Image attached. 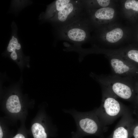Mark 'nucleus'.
Instances as JSON below:
<instances>
[{
	"label": "nucleus",
	"instance_id": "f257e3e1",
	"mask_svg": "<svg viewBox=\"0 0 138 138\" xmlns=\"http://www.w3.org/2000/svg\"><path fill=\"white\" fill-rule=\"evenodd\" d=\"M132 34L131 26L118 21L94 29L90 42L91 48L115 49L130 43Z\"/></svg>",
	"mask_w": 138,
	"mask_h": 138
},
{
	"label": "nucleus",
	"instance_id": "f03ea898",
	"mask_svg": "<svg viewBox=\"0 0 138 138\" xmlns=\"http://www.w3.org/2000/svg\"><path fill=\"white\" fill-rule=\"evenodd\" d=\"M90 76L117 98L134 102L136 95L137 78L122 77L112 74L98 75L92 72Z\"/></svg>",
	"mask_w": 138,
	"mask_h": 138
},
{
	"label": "nucleus",
	"instance_id": "7ed1b4c3",
	"mask_svg": "<svg viewBox=\"0 0 138 138\" xmlns=\"http://www.w3.org/2000/svg\"><path fill=\"white\" fill-rule=\"evenodd\" d=\"M94 29L86 15L79 19L65 26L58 28L59 38L61 40L70 42L74 44L65 43V50L81 47L82 44L90 42L91 33Z\"/></svg>",
	"mask_w": 138,
	"mask_h": 138
},
{
	"label": "nucleus",
	"instance_id": "20e7f679",
	"mask_svg": "<svg viewBox=\"0 0 138 138\" xmlns=\"http://www.w3.org/2000/svg\"><path fill=\"white\" fill-rule=\"evenodd\" d=\"M102 88V98L101 105L95 112L104 125L110 124L126 110L122 105L106 87Z\"/></svg>",
	"mask_w": 138,
	"mask_h": 138
},
{
	"label": "nucleus",
	"instance_id": "39448f33",
	"mask_svg": "<svg viewBox=\"0 0 138 138\" xmlns=\"http://www.w3.org/2000/svg\"><path fill=\"white\" fill-rule=\"evenodd\" d=\"M86 15L83 0H71L48 20L57 25L59 28L72 23Z\"/></svg>",
	"mask_w": 138,
	"mask_h": 138
},
{
	"label": "nucleus",
	"instance_id": "423d86ee",
	"mask_svg": "<svg viewBox=\"0 0 138 138\" xmlns=\"http://www.w3.org/2000/svg\"><path fill=\"white\" fill-rule=\"evenodd\" d=\"M93 29L119 21L121 18L120 1L118 4L99 9L86 10Z\"/></svg>",
	"mask_w": 138,
	"mask_h": 138
},
{
	"label": "nucleus",
	"instance_id": "0eeeda50",
	"mask_svg": "<svg viewBox=\"0 0 138 138\" xmlns=\"http://www.w3.org/2000/svg\"><path fill=\"white\" fill-rule=\"evenodd\" d=\"M108 59L112 74L122 77H138V65L119 55H105Z\"/></svg>",
	"mask_w": 138,
	"mask_h": 138
},
{
	"label": "nucleus",
	"instance_id": "6e6552de",
	"mask_svg": "<svg viewBox=\"0 0 138 138\" xmlns=\"http://www.w3.org/2000/svg\"><path fill=\"white\" fill-rule=\"evenodd\" d=\"M79 116L76 118L77 126L88 134H96L104 125L95 112Z\"/></svg>",
	"mask_w": 138,
	"mask_h": 138
},
{
	"label": "nucleus",
	"instance_id": "1a4fd4ad",
	"mask_svg": "<svg viewBox=\"0 0 138 138\" xmlns=\"http://www.w3.org/2000/svg\"><path fill=\"white\" fill-rule=\"evenodd\" d=\"M120 14L131 26L138 22V0H120Z\"/></svg>",
	"mask_w": 138,
	"mask_h": 138
},
{
	"label": "nucleus",
	"instance_id": "9d476101",
	"mask_svg": "<svg viewBox=\"0 0 138 138\" xmlns=\"http://www.w3.org/2000/svg\"><path fill=\"white\" fill-rule=\"evenodd\" d=\"M117 125L111 138H130L132 136V128L134 119L131 112L126 110Z\"/></svg>",
	"mask_w": 138,
	"mask_h": 138
},
{
	"label": "nucleus",
	"instance_id": "9b49d317",
	"mask_svg": "<svg viewBox=\"0 0 138 138\" xmlns=\"http://www.w3.org/2000/svg\"><path fill=\"white\" fill-rule=\"evenodd\" d=\"M100 54L119 55L138 65V47L129 44L115 49H102Z\"/></svg>",
	"mask_w": 138,
	"mask_h": 138
},
{
	"label": "nucleus",
	"instance_id": "f8f14e48",
	"mask_svg": "<svg viewBox=\"0 0 138 138\" xmlns=\"http://www.w3.org/2000/svg\"><path fill=\"white\" fill-rule=\"evenodd\" d=\"M83 0L85 10L99 9L111 6L119 3V0Z\"/></svg>",
	"mask_w": 138,
	"mask_h": 138
},
{
	"label": "nucleus",
	"instance_id": "ddd939ff",
	"mask_svg": "<svg viewBox=\"0 0 138 138\" xmlns=\"http://www.w3.org/2000/svg\"><path fill=\"white\" fill-rule=\"evenodd\" d=\"M71 0H57L48 7L45 13V18L48 19L55 14L60 11L70 3Z\"/></svg>",
	"mask_w": 138,
	"mask_h": 138
},
{
	"label": "nucleus",
	"instance_id": "4468645a",
	"mask_svg": "<svg viewBox=\"0 0 138 138\" xmlns=\"http://www.w3.org/2000/svg\"><path fill=\"white\" fill-rule=\"evenodd\" d=\"M6 105L7 109L11 113H18L21 109V105L19 98L16 95L10 96L7 100Z\"/></svg>",
	"mask_w": 138,
	"mask_h": 138
},
{
	"label": "nucleus",
	"instance_id": "2eb2a0df",
	"mask_svg": "<svg viewBox=\"0 0 138 138\" xmlns=\"http://www.w3.org/2000/svg\"><path fill=\"white\" fill-rule=\"evenodd\" d=\"M34 138H47V135L43 127L39 123H35L31 127Z\"/></svg>",
	"mask_w": 138,
	"mask_h": 138
},
{
	"label": "nucleus",
	"instance_id": "dca6fc26",
	"mask_svg": "<svg viewBox=\"0 0 138 138\" xmlns=\"http://www.w3.org/2000/svg\"><path fill=\"white\" fill-rule=\"evenodd\" d=\"M21 48V45L17 39L14 36L10 40L7 47V51L9 52L16 51V50H19Z\"/></svg>",
	"mask_w": 138,
	"mask_h": 138
},
{
	"label": "nucleus",
	"instance_id": "f3484780",
	"mask_svg": "<svg viewBox=\"0 0 138 138\" xmlns=\"http://www.w3.org/2000/svg\"><path fill=\"white\" fill-rule=\"evenodd\" d=\"M132 35L130 44L138 47V22L135 24L131 26Z\"/></svg>",
	"mask_w": 138,
	"mask_h": 138
},
{
	"label": "nucleus",
	"instance_id": "a211bd4d",
	"mask_svg": "<svg viewBox=\"0 0 138 138\" xmlns=\"http://www.w3.org/2000/svg\"><path fill=\"white\" fill-rule=\"evenodd\" d=\"M136 95L133 103L134 104V113L138 117V77L136 80Z\"/></svg>",
	"mask_w": 138,
	"mask_h": 138
},
{
	"label": "nucleus",
	"instance_id": "6ab92c4d",
	"mask_svg": "<svg viewBox=\"0 0 138 138\" xmlns=\"http://www.w3.org/2000/svg\"><path fill=\"white\" fill-rule=\"evenodd\" d=\"M132 136L138 138V119H134L132 128Z\"/></svg>",
	"mask_w": 138,
	"mask_h": 138
},
{
	"label": "nucleus",
	"instance_id": "aec40b11",
	"mask_svg": "<svg viewBox=\"0 0 138 138\" xmlns=\"http://www.w3.org/2000/svg\"><path fill=\"white\" fill-rule=\"evenodd\" d=\"M10 57L13 60H16L17 59V55L16 51L12 52L10 54Z\"/></svg>",
	"mask_w": 138,
	"mask_h": 138
},
{
	"label": "nucleus",
	"instance_id": "412c9836",
	"mask_svg": "<svg viewBox=\"0 0 138 138\" xmlns=\"http://www.w3.org/2000/svg\"><path fill=\"white\" fill-rule=\"evenodd\" d=\"M13 138H25V137L24 135L22 134H17Z\"/></svg>",
	"mask_w": 138,
	"mask_h": 138
},
{
	"label": "nucleus",
	"instance_id": "4be33fe9",
	"mask_svg": "<svg viewBox=\"0 0 138 138\" xmlns=\"http://www.w3.org/2000/svg\"><path fill=\"white\" fill-rule=\"evenodd\" d=\"M3 132L1 126L0 127V138H2L3 136Z\"/></svg>",
	"mask_w": 138,
	"mask_h": 138
}]
</instances>
